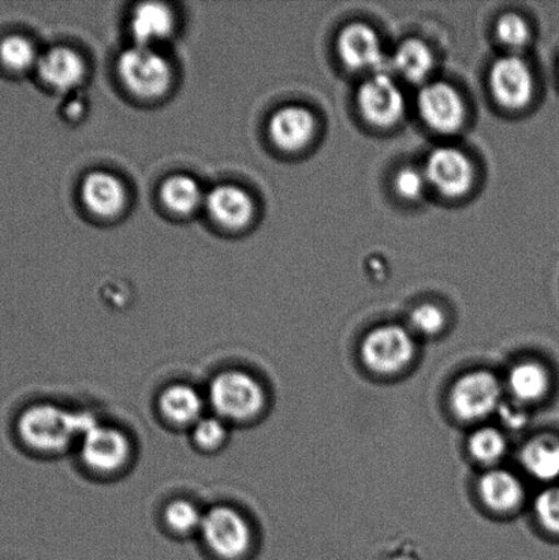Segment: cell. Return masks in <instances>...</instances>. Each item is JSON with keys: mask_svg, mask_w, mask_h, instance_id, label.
<instances>
[{"mask_svg": "<svg viewBox=\"0 0 559 560\" xmlns=\"http://www.w3.org/2000/svg\"><path fill=\"white\" fill-rule=\"evenodd\" d=\"M0 59L11 70L27 71L37 68L40 55L26 37L10 36L0 44Z\"/></svg>", "mask_w": 559, "mask_h": 560, "instance_id": "obj_26", "label": "cell"}, {"mask_svg": "<svg viewBox=\"0 0 559 560\" xmlns=\"http://www.w3.org/2000/svg\"><path fill=\"white\" fill-rule=\"evenodd\" d=\"M552 377L539 361H523L514 365L508 375V388L519 402L538 404L550 394Z\"/></svg>", "mask_w": 559, "mask_h": 560, "instance_id": "obj_20", "label": "cell"}, {"mask_svg": "<svg viewBox=\"0 0 559 560\" xmlns=\"http://www.w3.org/2000/svg\"><path fill=\"white\" fill-rule=\"evenodd\" d=\"M424 174L429 184L446 197L468 194L474 183V167L463 151L453 147H441L432 151Z\"/></svg>", "mask_w": 559, "mask_h": 560, "instance_id": "obj_8", "label": "cell"}, {"mask_svg": "<svg viewBox=\"0 0 559 560\" xmlns=\"http://www.w3.org/2000/svg\"><path fill=\"white\" fill-rule=\"evenodd\" d=\"M81 197L88 210L101 218L117 217L128 200L125 185L114 174L106 172L88 175L82 184Z\"/></svg>", "mask_w": 559, "mask_h": 560, "instance_id": "obj_18", "label": "cell"}, {"mask_svg": "<svg viewBox=\"0 0 559 560\" xmlns=\"http://www.w3.org/2000/svg\"><path fill=\"white\" fill-rule=\"evenodd\" d=\"M163 419L180 428H194L206 416L207 398L190 384L175 383L159 395Z\"/></svg>", "mask_w": 559, "mask_h": 560, "instance_id": "obj_14", "label": "cell"}, {"mask_svg": "<svg viewBox=\"0 0 559 560\" xmlns=\"http://www.w3.org/2000/svg\"><path fill=\"white\" fill-rule=\"evenodd\" d=\"M130 31L135 44L156 48L158 44L166 42L173 35V11L163 3H141L131 14Z\"/></svg>", "mask_w": 559, "mask_h": 560, "instance_id": "obj_19", "label": "cell"}, {"mask_svg": "<svg viewBox=\"0 0 559 560\" xmlns=\"http://www.w3.org/2000/svg\"><path fill=\"white\" fill-rule=\"evenodd\" d=\"M163 205L177 215H190L206 202L201 185L190 175H174L164 180L161 190Z\"/></svg>", "mask_w": 559, "mask_h": 560, "instance_id": "obj_22", "label": "cell"}, {"mask_svg": "<svg viewBox=\"0 0 559 560\" xmlns=\"http://www.w3.org/2000/svg\"><path fill=\"white\" fill-rule=\"evenodd\" d=\"M338 52L349 69L383 73L385 52L381 38L369 25L352 24L345 27L338 38Z\"/></svg>", "mask_w": 559, "mask_h": 560, "instance_id": "obj_12", "label": "cell"}, {"mask_svg": "<svg viewBox=\"0 0 559 560\" xmlns=\"http://www.w3.org/2000/svg\"><path fill=\"white\" fill-rule=\"evenodd\" d=\"M118 73L131 93L144 98L163 96L173 82L170 60L158 48L139 44L120 54Z\"/></svg>", "mask_w": 559, "mask_h": 560, "instance_id": "obj_4", "label": "cell"}, {"mask_svg": "<svg viewBox=\"0 0 559 560\" xmlns=\"http://www.w3.org/2000/svg\"><path fill=\"white\" fill-rule=\"evenodd\" d=\"M492 95L502 107L528 106L535 93V79L527 62L516 55L498 59L490 73Z\"/></svg>", "mask_w": 559, "mask_h": 560, "instance_id": "obj_10", "label": "cell"}, {"mask_svg": "<svg viewBox=\"0 0 559 560\" xmlns=\"http://www.w3.org/2000/svg\"><path fill=\"white\" fill-rule=\"evenodd\" d=\"M394 69L410 82H421L434 68V57L423 42L409 38L399 44L393 57Z\"/></svg>", "mask_w": 559, "mask_h": 560, "instance_id": "obj_23", "label": "cell"}, {"mask_svg": "<svg viewBox=\"0 0 559 560\" xmlns=\"http://www.w3.org/2000/svg\"><path fill=\"white\" fill-rule=\"evenodd\" d=\"M79 446L82 464L102 475L117 474L125 469L133 455V444L128 433L98 421L85 432Z\"/></svg>", "mask_w": 559, "mask_h": 560, "instance_id": "obj_6", "label": "cell"}, {"mask_svg": "<svg viewBox=\"0 0 559 560\" xmlns=\"http://www.w3.org/2000/svg\"><path fill=\"white\" fill-rule=\"evenodd\" d=\"M535 517L541 528L551 536L559 537V486L552 485L536 498Z\"/></svg>", "mask_w": 559, "mask_h": 560, "instance_id": "obj_28", "label": "cell"}, {"mask_svg": "<svg viewBox=\"0 0 559 560\" xmlns=\"http://www.w3.org/2000/svg\"><path fill=\"white\" fill-rule=\"evenodd\" d=\"M522 464L535 480L555 485L559 480V438L545 433L531 439L522 450Z\"/></svg>", "mask_w": 559, "mask_h": 560, "instance_id": "obj_21", "label": "cell"}, {"mask_svg": "<svg viewBox=\"0 0 559 560\" xmlns=\"http://www.w3.org/2000/svg\"><path fill=\"white\" fill-rule=\"evenodd\" d=\"M316 119L308 108L288 106L279 109L270 120V136L278 148L294 152L303 150L314 139Z\"/></svg>", "mask_w": 559, "mask_h": 560, "instance_id": "obj_15", "label": "cell"}, {"mask_svg": "<svg viewBox=\"0 0 559 560\" xmlns=\"http://www.w3.org/2000/svg\"><path fill=\"white\" fill-rule=\"evenodd\" d=\"M207 405L228 424H245L260 417L267 406V393L259 378L241 370H229L212 377Z\"/></svg>", "mask_w": 559, "mask_h": 560, "instance_id": "obj_2", "label": "cell"}, {"mask_svg": "<svg viewBox=\"0 0 559 560\" xmlns=\"http://www.w3.org/2000/svg\"><path fill=\"white\" fill-rule=\"evenodd\" d=\"M36 69L42 80L49 86L59 91H70L84 81L86 66L74 49L54 47L40 55Z\"/></svg>", "mask_w": 559, "mask_h": 560, "instance_id": "obj_17", "label": "cell"}, {"mask_svg": "<svg viewBox=\"0 0 559 560\" xmlns=\"http://www.w3.org/2000/svg\"><path fill=\"white\" fill-rule=\"evenodd\" d=\"M418 106L426 124L440 133H454L464 124L463 98L452 85L445 82H432L421 88Z\"/></svg>", "mask_w": 559, "mask_h": 560, "instance_id": "obj_11", "label": "cell"}, {"mask_svg": "<svg viewBox=\"0 0 559 560\" xmlns=\"http://www.w3.org/2000/svg\"><path fill=\"white\" fill-rule=\"evenodd\" d=\"M191 430V441L202 452H216L226 443L229 424L218 416H205Z\"/></svg>", "mask_w": 559, "mask_h": 560, "instance_id": "obj_27", "label": "cell"}, {"mask_svg": "<svg viewBox=\"0 0 559 560\" xmlns=\"http://www.w3.org/2000/svg\"><path fill=\"white\" fill-rule=\"evenodd\" d=\"M199 535L208 551L222 560L244 559L254 546L249 520L226 504H218L205 513Z\"/></svg>", "mask_w": 559, "mask_h": 560, "instance_id": "obj_3", "label": "cell"}, {"mask_svg": "<svg viewBox=\"0 0 559 560\" xmlns=\"http://www.w3.org/2000/svg\"><path fill=\"white\" fill-rule=\"evenodd\" d=\"M502 384L494 373L474 371L459 377L451 392V406L459 420L476 422L500 409Z\"/></svg>", "mask_w": 559, "mask_h": 560, "instance_id": "obj_7", "label": "cell"}, {"mask_svg": "<svg viewBox=\"0 0 559 560\" xmlns=\"http://www.w3.org/2000/svg\"><path fill=\"white\" fill-rule=\"evenodd\" d=\"M416 355V342L407 328L387 324L371 331L361 345V359L370 371L380 375H396L410 365Z\"/></svg>", "mask_w": 559, "mask_h": 560, "instance_id": "obj_5", "label": "cell"}, {"mask_svg": "<svg viewBox=\"0 0 559 560\" xmlns=\"http://www.w3.org/2000/svg\"><path fill=\"white\" fill-rule=\"evenodd\" d=\"M359 107L370 124L391 128L403 118L405 97L391 75L376 73L360 88Z\"/></svg>", "mask_w": 559, "mask_h": 560, "instance_id": "obj_9", "label": "cell"}, {"mask_svg": "<svg viewBox=\"0 0 559 560\" xmlns=\"http://www.w3.org/2000/svg\"><path fill=\"white\" fill-rule=\"evenodd\" d=\"M478 490L485 506L502 515L516 513L525 499L523 482L505 469L486 471L480 477Z\"/></svg>", "mask_w": 559, "mask_h": 560, "instance_id": "obj_16", "label": "cell"}, {"mask_svg": "<svg viewBox=\"0 0 559 560\" xmlns=\"http://www.w3.org/2000/svg\"><path fill=\"white\" fill-rule=\"evenodd\" d=\"M97 421L86 411H74L55 404H36L19 420L21 441L38 453L60 454L80 444L85 432Z\"/></svg>", "mask_w": 559, "mask_h": 560, "instance_id": "obj_1", "label": "cell"}, {"mask_svg": "<svg viewBox=\"0 0 559 560\" xmlns=\"http://www.w3.org/2000/svg\"><path fill=\"white\" fill-rule=\"evenodd\" d=\"M164 524L177 536L199 534L205 512L188 499H174L163 512Z\"/></svg>", "mask_w": 559, "mask_h": 560, "instance_id": "obj_24", "label": "cell"}, {"mask_svg": "<svg viewBox=\"0 0 559 560\" xmlns=\"http://www.w3.org/2000/svg\"><path fill=\"white\" fill-rule=\"evenodd\" d=\"M429 185L424 172L414 167L399 170L396 177V190L407 200H418L423 196L426 186Z\"/></svg>", "mask_w": 559, "mask_h": 560, "instance_id": "obj_31", "label": "cell"}, {"mask_svg": "<svg viewBox=\"0 0 559 560\" xmlns=\"http://www.w3.org/2000/svg\"><path fill=\"white\" fill-rule=\"evenodd\" d=\"M206 207L213 221L232 230L248 226L255 212L248 191L235 185H218L208 191Z\"/></svg>", "mask_w": 559, "mask_h": 560, "instance_id": "obj_13", "label": "cell"}, {"mask_svg": "<svg viewBox=\"0 0 559 560\" xmlns=\"http://www.w3.org/2000/svg\"><path fill=\"white\" fill-rule=\"evenodd\" d=\"M497 36L509 48H523L529 40V27L522 16L509 13L498 20Z\"/></svg>", "mask_w": 559, "mask_h": 560, "instance_id": "obj_30", "label": "cell"}, {"mask_svg": "<svg viewBox=\"0 0 559 560\" xmlns=\"http://www.w3.org/2000/svg\"><path fill=\"white\" fill-rule=\"evenodd\" d=\"M469 453L478 463L491 466L500 463L508 452V442L500 430L479 428L469 438Z\"/></svg>", "mask_w": 559, "mask_h": 560, "instance_id": "obj_25", "label": "cell"}, {"mask_svg": "<svg viewBox=\"0 0 559 560\" xmlns=\"http://www.w3.org/2000/svg\"><path fill=\"white\" fill-rule=\"evenodd\" d=\"M410 326L414 331L423 335V337H435L441 334L446 326L445 312L434 304H423L415 307L409 317Z\"/></svg>", "mask_w": 559, "mask_h": 560, "instance_id": "obj_29", "label": "cell"}]
</instances>
